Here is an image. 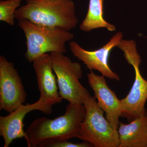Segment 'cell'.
Here are the masks:
<instances>
[{
    "label": "cell",
    "mask_w": 147,
    "mask_h": 147,
    "mask_svg": "<svg viewBox=\"0 0 147 147\" xmlns=\"http://www.w3.org/2000/svg\"><path fill=\"white\" fill-rule=\"evenodd\" d=\"M86 113L84 104L69 103L63 115L53 119L44 117L36 119L25 131L28 147H47L52 143L77 138Z\"/></svg>",
    "instance_id": "6da1fadb"
},
{
    "label": "cell",
    "mask_w": 147,
    "mask_h": 147,
    "mask_svg": "<svg viewBox=\"0 0 147 147\" xmlns=\"http://www.w3.org/2000/svg\"><path fill=\"white\" fill-rule=\"evenodd\" d=\"M15 18L18 21L28 20L38 25L61 27L68 31L76 28L79 23L72 0H26V4L16 10Z\"/></svg>",
    "instance_id": "7a4b0ae2"
},
{
    "label": "cell",
    "mask_w": 147,
    "mask_h": 147,
    "mask_svg": "<svg viewBox=\"0 0 147 147\" xmlns=\"http://www.w3.org/2000/svg\"><path fill=\"white\" fill-rule=\"evenodd\" d=\"M18 26L26 39L25 58L30 63L40 55L50 52L64 54L65 44L74 35L69 31L59 27L42 26L27 20L18 21Z\"/></svg>",
    "instance_id": "3957f363"
},
{
    "label": "cell",
    "mask_w": 147,
    "mask_h": 147,
    "mask_svg": "<svg viewBox=\"0 0 147 147\" xmlns=\"http://www.w3.org/2000/svg\"><path fill=\"white\" fill-rule=\"evenodd\" d=\"M86 110L77 138L95 147H119L118 130L113 128L104 116L94 96L89 95L83 101Z\"/></svg>",
    "instance_id": "277c9868"
},
{
    "label": "cell",
    "mask_w": 147,
    "mask_h": 147,
    "mask_svg": "<svg viewBox=\"0 0 147 147\" xmlns=\"http://www.w3.org/2000/svg\"><path fill=\"white\" fill-rule=\"evenodd\" d=\"M50 55L59 95L69 103L83 104L84 98L90 94L79 82L83 74L81 65L63 53H52Z\"/></svg>",
    "instance_id": "5b68a950"
},
{
    "label": "cell",
    "mask_w": 147,
    "mask_h": 147,
    "mask_svg": "<svg viewBox=\"0 0 147 147\" xmlns=\"http://www.w3.org/2000/svg\"><path fill=\"white\" fill-rule=\"evenodd\" d=\"M27 93L13 63L0 56V110L10 113L24 105Z\"/></svg>",
    "instance_id": "8992f818"
},
{
    "label": "cell",
    "mask_w": 147,
    "mask_h": 147,
    "mask_svg": "<svg viewBox=\"0 0 147 147\" xmlns=\"http://www.w3.org/2000/svg\"><path fill=\"white\" fill-rule=\"evenodd\" d=\"M123 34L118 32L111 38L109 42L98 50L88 51L85 50L77 42L70 41L69 50L72 55L82 61L90 70H98L102 76L117 81L120 80L119 75L112 71L108 65V58L113 48L117 47L122 39Z\"/></svg>",
    "instance_id": "52a82bcc"
},
{
    "label": "cell",
    "mask_w": 147,
    "mask_h": 147,
    "mask_svg": "<svg viewBox=\"0 0 147 147\" xmlns=\"http://www.w3.org/2000/svg\"><path fill=\"white\" fill-rule=\"evenodd\" d=\"M53 106L47 105L38 99L32 104L23 105L9 115L0 117V135L4 140V147H8L15 139L26 137L24 131V120L30 112L37 110L46 115L53 112Z\"/></svg>",
    "instance_id": "ba28073f"
},
{
    "label": "cell",
    "mask_w": 147,
    "mask_h": 147,
    "mask_svg": "<svg viewBox=\"0 0 147 147\" xmlns=\"http://www.w3.org/2000/svg\"><path fill=\"white\" fill-rule=\"evenodd\" d=\"M90 86L94 92L98 105L105 113V117L113 128L118 130L121 117V100L108 86L104 76L95 74L92 71L87 74Z\"/></svg>",
    "instance_id": "9c48e42d"
},
{
    "label": "cell",
    "mask_w": 147,
    "mask_h": 147,
    "mask_svg": "<svg viewBox=\"0 0 147 147\" xmlns=\"http://www.w3.org/2000/svg\"><path fill=\"white\" fill-rule=\"evenodd\" d=\"M32 63L40 94L39 100L53 107L61 103L63 98L58 91L59 88L53 72L51 55L47 53L43 54L35 59Z\"/></svg>",
    "instance_id": "30bf717a"
},
{
    "label": "cell",
    "mask_w": 147,
    "mask_h": 147,
    "mask_svg": "<svg viewBox=\"0 0 147 147\" xmlns=\"http://www.w3.org/2000/svg\"><path fill=\"white\" fill-rule=\"evenodd\" d=\"M133 67L135 73L134 84L127 95L121 100V117L129 122L147 112L145 106L147 100V81L141 75L139 65Z\"/></svg>",
    "instance_id": "8fae6325"
},
{
    "label": "cell",
    "mask_w": 147,
    "mask_h": 147,
    "mask_svg": "<svg viewBox=\"0 0 147 147\" xmlns=\"http://www.w3.org/2000/svg\"><path fill=\"white\" fill-rule=\"evenodd\" d=\"M119 147H146L147 144V112L125 124L120 122Z\"/></svg>",
    "instance_id": "7c38bea8"
},
{
    "label": "cell",
    "mask_w": 147,
    "mask_h": 147,
    "mask_svg": "<svg viewBox=\"0 0 147 147\" xmlns=\"http://www.w3.org/2000/svg\"><path fill=\"white\" fill-rule=\"evenodd\" d=\"M103 3L104 0H89L86 15L80 24L81 30L89 32L94 29L105 28L110 32L115 31V26L104 19Z\"/></svg>",
    "instance_id": "4fadbf2b"
},
{
    "label": "cell",
    "mask_w": 147,
    "mask_h": 147,
    "mask_svg": "<svg viewBox=\"0 0 147 147\" xmlns=\"http://www.w3.org/2000/svg\"><path fill=\"white\" fill-rule=\"evenodd\" d=\"M23 0H1L0 1V20L9 26L14 24L15 13L20 7Z\"/></svg>",
    "instance_id": "5bb4252c"
},
{
    "label": "cell",
    "mask_w": 147,
    "mask_h": 147,
    "mask_svg": "<svg viewBox=\"0 0 147 147\" xmlns=\"http://www.w3.org/2000/svg\"><path fill=\"white\" fill-rule=\"evenodd\" d=\"M117 47L123 52L124 56L129 64L132 66L134 65H140L142 59L137 52L136 42L134 40L122 39Z\"/></svg>",
    "instance_id": "9a60e30c"
},
{
    "label": "cell",
    "mask_w": 147,
    "mask_h": 147,
    "mask_svg": "<svg viewBox=\"0 0 147 147\" xmlns=\"http://www.w3.org/2000/svg\"><path fill=\"white\" fill-rule=\"evenodd\" d=\"M93 145L89 142L84 141L83 143H73L68 141H61L52 143L47 147H92Z\"/></svg>",
    "instance_id": "2e32d148"
},
{
    "label": "cell",
    "mask_w": 147,
    "mask_h": 147,
    "mask_svg": "<svg viewBox=\"0 0 147 147\" xmlns=\"http://www.w3.org/2000/svg\"><path fill=\"white\" fill-rule=\"evenodd\" d=\"M45 1H64V0H45Z\"/></svg>",
    "instance_id": "e0dca14e"
},
{
    "label": "cell",
    "mask_w": 147,
    "mask_h": 147,
    "mask_svg": "<svg viewBox=\"0 0 147 147\" xmlns=\"http://www.w3.org/2000/svg\"><path fill=\"white\" fill-rule=\"evenodd\" d=\"M146 147H147V145H146Z\"/></svg>",
    "instance_id": "ac0fdd59"
}]
</instances>
